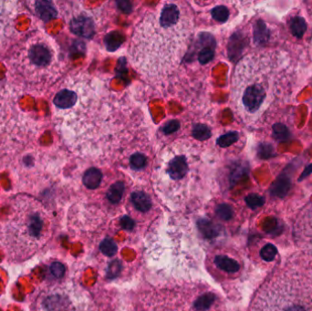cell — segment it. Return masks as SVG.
Returning a JSON list of instances; mask_svg holds the SVG:
<instances>
[{"label":"cell","mask_w":312,"mask_h":311,"mask_svg":"<svg viewBox=\"0 0 312 311\" xmlns=\"http://www.w3.org/2000/svg\"><path fill=\"white\" fill-rule=\"evenodd\" d=\"M193 32L192 16L183 3H162L134 29L132 63L149 78L169 74L184 59Z\"/></svg>","instance_id":"cell-1"},{"label":"cell","mask_w":312,"mask_h":311,"mask_svg":"<svg viewBox=\"0 0 312 311\" xmlns=\"http://www.w3.org/2000/svg\"><path fill=\"white\" fill-rule=\"evenodd\" d=\"M248 311H312V256L295 254L257 288Z\"/></svg>","instance_id":"cell-2"},{"label":"cell","mask_w":312,"mask_h":311,"mask_svg":"<svg viewBox=\"0 0 312 311\" xmlns=\"http://www.w3.org/2000/svg\"><path fill=\"white\" fill-rule=\"evenodd\" d=\"M52 220L37 200L20 197L0 223V246L12 262H23L40 252L51 239Z\"/></svg>","instance_id":"cell-3"},{"label":"cell","mask_w":312,"mask_h":311,"mask_svg":"<svg viewBox=\"0 0 312 311\" xmlns=\"http://www.w3.org/2000/svg\"><path fill=\"white\" fill-rule=\"evenodd\" d=\"M205 165L195 144L176 142L164 149L155 169L154 184L160 194L170 202H181L189 195Z\"/></svg>","instance_id":"cell-4"},{"label":"cell","mask_w":312,"mask_h":311,"mask_svg":"<svg viewBox=\"0 0 312 311\" xmlns=\"http://www.w3.org/2000/svg\"><path fill=\"white\" fill-rule=\"evenodd\" d=\"M257 72V60L246 57L238 62L232 79V101L237 112L245 117L259 112L267 97L266 83Z\"/></svg>","instance_id":"cell-5"},{"label":"cell","mask_w":312,"mask_h":311,"mask_svg":"<svg viewBox=\"0 0 312 311\" xmlns=\"http://www.w3.org/2000/svg\"><path fill=\"white\" fill-rule=\"evenodd\" d=\"M32 311H74V306L64 288L49 286L38 293Z\"/></svg>","instance_id":"cell-6"},{"label":"cell","mask_w":312,"mask_h":311,"mask_svg":"<svg viewBox=\"0 0 312 311\" xmlns=\"http://www.w3.org/2000/svg\"><path fill=\"white\" fill-rule=\"evenodd\" d=\"M24 57L26 58V64L31 70L42 72L53 63L54 51L45 41L36 40L28 45Z\"/></svg>","instance_id":"cell-7"},{"label":"cell","mask_w":312,"mask_h":311,"mask_svg":"<svg viewBox=\"0 0 312 311\" xmlns=\"http://www.w3.org/2000/svg\"><path fill=\"white\" fill-rule=\"evenodd\" d=\"M208 266L215 276L232 277L239 273L240 262L224 248H216L208 256Z\"/></svg>","instance_id":"cell-8"},{"label":"cell","mask_w":312,"mask_h":311,"mask_svg":"<svg viewBox=\"0 0 312 311\" xmlns=\"http://www.w3.org/2000/svg\"><path fill=\"white\" fill-rule=\"evenodd\" d=\"M293 236L303 253L312 256V207L297 217L293 226Z\"/></svg>","instance_id":"cell-9"},{"label":"cell","mask_w":312,"mask_h":311,"mask_svg":"<svg viewBox=\"0 0 312 311\" xmlns=\"http://www.w3.org/2000/svg\"><path fill=\"white\" fill-rule=\"evenodd\" d=\"M71 31L78 36L91 39L95 34V25L90 17L80 15L72 19L70 23Z\"/></svg>","instance_id":"cell-10"},{"label":"cell","mask_w":312,"mask_h":311,"mask_svg":"<svg viewBox=\"0 0 312 311\" xmlns=\"http://www.w3.org/2000/svg\"><path fill=\"white\" fill-rule=\"evenodd\" d=\"M77 100L78 94L75 88H64L57 93L53 100V103L57 109L61 111H68L75 105Z\"/></svg>","instance_id":"cell-11"},{"label":"cell","mask_w":312,"mask_h":311,"mask_svg":"<svg viewBox=\"0 0 312 311\" xmlns=\"http://www.w3.org/2000/svg\"><path fill=\"white\" fill-rule=\"evenodd\" d=\"M290 188H291V177L290 174L287 173V168H286L272 183L269 191L273 196L283 198L289 192Z\"/></svg>","instance_id":"cell-12"},{"label":"cell","mask_w":312,"mask_h":311,"mask_svg":"<svg viewBox=\"0 0 312 311\" xmlns=\"http://www.w3.org/2000/svg\"><path fill=\"white\" fill-rule=\"evenodd\" d=\"M35 11H36L37 16L45 22L52 21L58 17L56 8L51 1H46V0L36 1Z\"/></svg>","instance_id":"cell-13"},{"label":"cell","mask_w":312,"mask_h":311,"mask_svg":"<svg viewBox=\"0 0 312 311\" xmlns=\"http://www.w3.org/2000/svg\"><path fill=\"white\" fill-rule=\"evenodd\" d=\"M192 303L194 311H211L216 303V297L213 293L205 292L195 296Z\"/></svg>","instance_id":"cell-14"},{"label":"cell","mask_w":312,"mask_h":311,"mask_svg":"<svg viewBox=\"0 0 312 311\" xmlns=\"http://www.w3.org/2000/svg\"><path fill=\"white\" fill-rule=\"evenodd\" d=\"M131 201L134 208L143 214L149 212L153 206V202L150 195L143 191L133 192L131 196Z\"/></svg>","instance_id":"cell-15"},{"label":"cell","mask_w":312,"mask_h":311,"mask_svg":"<svg viewBox=\"0 0 312 311\" xmlns=\"http://www.w3.org/2000/svg\"><path fill=\"white\" fill-rule=\"evenodd\" d=\"M253 38L254 43L256 46H264L267 44L270 38V31L265 21L258 20L255 22L253 29Z\"/></svg>","instance_id":"cell-16"},{"label":"cell","mask_w":312,"mask_h":311,"mask_svg":"<svg viewBox=\"0 0 312 311\" xmlns=\"http://www.w3.org/2000/svg\"><path fill=\"white\" fill-rule=\"evenodd\" d=\"M102 180H103L102 172L99 169L92 167V168L88 169L87 171L84 173L82 182L88 189L94 190L100 186Z\"/></svg>","instance_id":"cell-17"},{"label":"cell","mask_w":312,"mask_h":311,"mask_svg":"<svg viewBox=\"0 0 312 311\" xmlns=\"http://www.w3.org/2000/svg\"><path fill=\"white\" fill-rule=\"evenodd\" d=\"M125 191V184L123 182H116L110 186L106 192V198L111 204H118L123 199Z\"/></svg>","instance_id":"cell-18"},{"label":"cell","mask_w":312,"mask_h":311,"mask_svg":"<svg viewBox=\"0 0 312 311\" xmlns=\"http://www.w3.org/2000/svg\"><path fill=\"white\" fill-rule=\"evenodd\" d=\"M289 28L293 36L301 39L307 31V22L302 17L295 16L290 20Z\"/></svg>","instance_id":"cell-19"},{"label":"cell","mask_w":312,"mask_h":311,"mask_svg":"<svg viewBox=\"0 0 312 311\" xmlns=\"http://www.w3.org/2000/svg\"><path fill=\"white\" fill-rule=\"evenodd\" d=\"M215 216L222 222H229L234 216V210L230 204H217L215 208Z\"/></svg>","instance_id":"cell-20"},{"label":"cell","mask_w":312,"mask_h":311,"mask_svg":"<svg viewBox=\"0 0 312 311\" xmlns=\"http://www.w3.org/2000/svg\"><path fill=\"white\" fill-rule=\"evenodd\" d=\"M215 57V41L208 42L202 46L198 53V61L201 64H206L211 62Z\"/></svg>","instance_id":"cell-21"},{"label":"cell","mask_w":312,"mask_h":311,"mask_svg":"<svg viewBox=\"0 0 312 311\" xmlns=\"http://www.w3.org/2000/svg\"><path fill=\"white\" fill-rule=\"evenodd\" d=\"M124 38L121 33L117 31H113L109 33L107 36L105 37V46L109 51H115L119 47L123 44Z\"/></svg>","instance_id":"cell-22"},{"label":"cell","mask_w":312,"mask_h":311,"mask_svg":"<svg viewBox=\"0 0 312 311\" xmlns=\"http://www.w3.org/2000/svg\"><path fill=\"white\" fill-rule=\"evenodd\" d=\"M272 131H273V137L278 142H286L290 138V132L288 128L283 123H275L272 127Z\"/></svg>","instance_id":"cell-23"},{"label":"cell","mask_w":312,"mask_h":311,"mask_svg":"<svg viewBox=\"0 0 312 311\" xmlns=\"http://www.w3.org/2000/svg\"><path fill=\"white\" fill-rule=\"evenodd\" d=\"M256 153L257 156L262 160L273 158L276 155L275 148L273 147L271 143H259L256 148Z\"/></svg>","instance_id":"cell-24"},{"label":"cell","mask_w":312,"mask_h":311,"mask_svg":"<svg viewBox=\"0 0 312 311\" xmlns=\"http://www.w3.org/2000/svg\"><path fill=\"white\" fill-rule=\"evenodd\" d=\"M192 134H193V137L200 141L207 140L212 135L209 127L205 124H195L193 128Z\"/></svg>","instance_id":"cell-25"},{"label":"cell","mask_w":312,"mask_h":311,"mask_svg":"<svg viewBox=\"0 0 312 311\" xmlns=\"http://www.w3.org/2000/svg\"><path fill=\"white\" fill-rule=\"evenodd\" d=\"M100 250L102 251L103 255L108 257H112L113 255L117 254L118 246L113 240L110 238H105L100 245Z\"/></svg>","instance_id":"cell-26"},{"label":"cell","mask_w":312,"mask_h":311,"mask_svg":"<svg viewBox=\"0 0 312 311\" xmlns=\"http://www.w3.org/2000/svg\"><path fill=\"white\" fill-rule=\"evenodd\" d=\"M212 18L218 22H225L229 18V11L225 6H216L211 11Z\"/></svg>","instance_id":"cell-27"},{"label":"cell","mask_w":312,"mask_h":311,"mask_svg":"<svg viewBox=\"0 0 312 311\" xmlns=\"http://www.w3.org/2000/svg\"><path fill=\"white\" fill-rule=\"evenodd\" d=\"M238 133L236 132H229V133H225L224 135H222L217 139L216 143L223 148H226L228 146L232 145L233 143L237 142L238 140Z\"/></svg>","instance_id":"cell-28"},{"label":"cell","mask_w":312,"mask_h":311,"mask_svg":"<svg viewBox=\"0 0 312 311\" xmlns=\"http://www.w3.org/2000/svg\"><path fill=\"white\" fill-rule=\"evenodd\" d=\"M147 164V158L143 153H134L130 159V165L133 170H141Z\"/></svg>","instance_id":"cell-29"},{"label":"cell","mask_w":312,"mask_h":311,"mask_svg":"<svg viewBox=\"0 0 312 311\" xmlns=\"http://www.w3.org/2000/svg\"><path fill=\"white\" fill-rule=\"evenodd\" d=\"M245 200H246V204L252 209L258 208L265 203L264 197L257 194H248Z\"/></svg>","instance_id":"cell-30"},{"label":"cell","mask_w":312,"mask_h":311,"mask_svg":"<svg viewBox=\"0 0 312 311\" xmlns=\"http://www.w3.org/2000/svg\"><path fill=\"white\" fill-rule=\"evenodd\" d=\"M200 229L207 237H215L217 235L215 225L207 220H203L200 222Z\"/></svg>","instance_id":"cell-31"},{"label":"cell","mask_w":312,"mask_h":311,"mask_svg":"<svg viewBox=\"0 0 312 311\" xmlns=\"http://www.w3.org/2000/svg\"><path fill=\"white\" fill-rule=\"evenodd\" d=\"M261 257L266 261H272L276 255V248L271 244L263 246L260 252Z\"/></svg>","instance_id":"cell-32"},{"label":"cell","mask_w":312,"mask_h":311,"mask_svg":"<svg viewBox=\"0 0 312 311\" xmlns=\"http://www.w3.org/2000/svg\"><path fill=\"white\" fill-rule=\"evenodd\" d=\"M179 129V123L177 121H171L168 123H166L163 128L164 133L169 134V133H174Z\"/></svg>","instance_id":"cell-33"},{"label":"cell","mask_w":312,"mask_h":311,"mask_svg":"<svg viewBox=\"0 0 312 311\" xmlns=\"http://www.w3.org/2000/svg\"><path fill=\"white\" fill-rule=\"evenodd\" d=\"M52 272L53 275L56 276L57 278H61L62 275L65 273L64 266L60 263H54L52 266Z\"/></svg>","instance_id":"cell-34"},{"label":"cell","mask_w":312,"mask_h":311,"mask_svg":"<svg viewBox=\"0 0 312 311\" xmlns=\"http://www.w3.org/2000/svg\"><path fill=\"white\" fill-rule=\"evenodd\" d=\"M120 224L123 229L133 230L134 227V221L129 216H123L122 219L120 220Z\"/></svg>","instance_id":"cell-35"},{"label":"cell","mask_w":312,"mask_h":311,"mask_svg":"<svg viewBox=\"0 0 312 311\" xmlns=\"http://www.w3.org/2000/svg\"><path fill=\"white\" fill-rule=\"evenodd\" d=\"M118 8L123 11L124 13H130L132 10H133V7L131 2L129 1H125V0H120L117 1Z\"/></svg>","instance_id":"cell-36"},{"label":"cell","mask_w":312,"mask_h":311,"mask_svg":"<svg viewBox=\"0 0 312 311\" xmlns=\"http://www.w3.org/2000/svg\"><path fill=\"white\" fill-rule=\"evenodd\" d=\"M311 174L312 163H310V164H308L307 166H306V168L304 169V171L302 172L301 174H300V176H299V178H298V181H299V182H301V181H303V180L305 178H307V176H309V175Z\"/></svg>","instance_id":"cell-37"}]
</instances>
